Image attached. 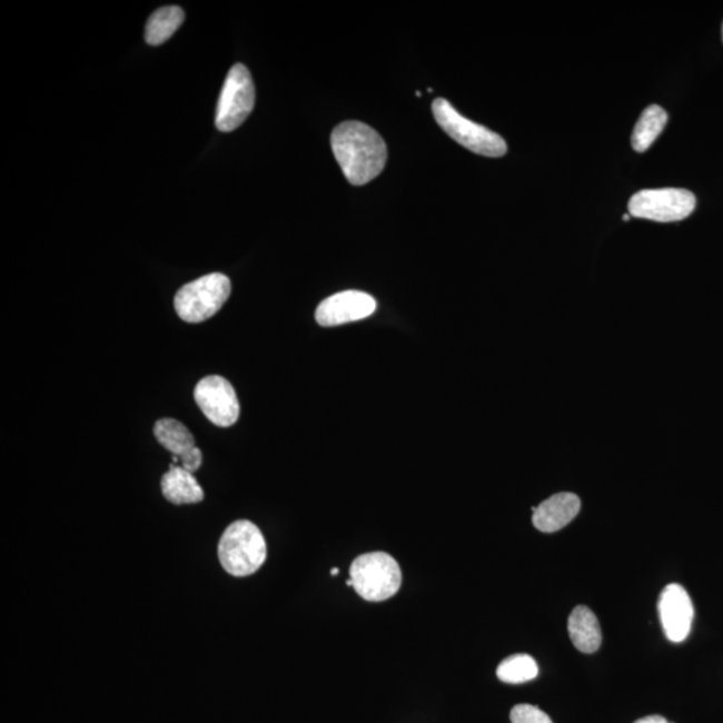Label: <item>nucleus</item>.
I'll use <instances>...</instances> for the list:
<instances>
[{
  "label": "nucleus",
  "mask_w": 723,
  "mask_h": 723,
  "mask_svg": "<svg viewBox=\"0 0 723 723\" xmlns=\"http://www.w3.org/2000/svg\"><path fill=\"white\" fill-rule=\"evenodd\" d=\"M331 148L341 172L353 186H365L376 179L386 166L384 138L364 122L339 123L331 135Z\"/></svg>",
  "instance_id": "1"
},
{
  "label": "nucleus",
  "mask_w": 723,
  "mask_h": 723,
  "mask_svg": "<svg viewBox=\"0 0 723 723\" xmlns=\"http://www.w3.org/2000/svg\"><path fill=\"white\" fill-rule=\"evenodd\" d=\"M217 556L227 574L234 577L254 575L266 562V538L254 523L235 522L222 532Z\"/></svg>",
  "instance_id": "2"
},
{
  "label": "nucleus",
  "mask_w": 723,
  "mask_h": 723,
  "mask_svg": "<svg viewBox=\"0 0 723 723\" xmlns=\"http://www.w3.org/2000/svg\"><path fill=\"white\" fill-rule=\"evenodd\" d=\"M353 588L367 602H384L396 595L403 572L396 558L385 552L360 555L351 564Z\"/></svg>",
  "instance_id": "3"
},
{
  "label": "nucleus",
  "mask_w": 723,
  "mask_h": 723,
  "mask_svg": "<svg viewBox=\"0 0 723 723\" xmlns=\"http://www.w3.org/2000/svg\"><path fill=\"white\" fill-rule=\"evenodd\" d=\"M231 280L225 274H209L188 283L177 291L175 310L188 324H201L215 317L231 295Z\"/></svg>",
  "instance_id": "4"
},
{
  "label": "nucleus",
  "mask_w": 723,
  "mask_h": 723,
  "mask_svg": "<svg viewBox=\"0 0 723 723\" xmlns=\"http://www.w3.org/2000/svg\"><path fill=\"white\" fill-rule=\"evenodd\" d=\"M433 115L446 135L473 153L496 159L503 157L508 150L502 136L483 125L466 120L444 98H437L433 102Z\"/></svg>",
  "instance_id": "5"
},
{
  "label": "nucleus",
  "mask_w": 723,
  "mask_h": 723,
  "mask_svg": "<svg viewBox=\"0 0 723 723\" xmlns=\"http://www.w3.org/2000/svg\"><path fill=\"white\" fill-rule=\"evenodd\" d=\"M255 107V85L245 65L228 71L216 110V128L228 133L238 129Z\"/></svg>",
  "instance_id": "6"
},
{
  "label": "nucleus",
  "mask_w": 723,
  "mask_h": 723,
  "mask_svg": "<svg viewBox=\"0 0 723 723\" xmlns=\"http://www.w3.org/2000/svg\"><path fill=\"white\" fill-rule=\"evenodd\" d=\"M695 206L694 194L686 189H644L631 197L628 214L640 219L673 222L686 219Z\"/></svg>",
  "instance_id": "7"
},
{
  "label": "nucleus",
  "mask_w": 723,
  "mask_h": 723,
  "mask_svg": "<svg viewBox=\"0 0 723 723\" xmlns=\"http://www.w3.org/2000/svg\"><path fill=\"white\" fill-rule=\"evenodd\" d=\"M196 404L210 423L229 427L238 423L240 416L239 398L231 383L225 377L202 378L195 387Z\"/></svg>",
  "instance_id": "8"
},
{
  "label": "nucleus",
  "mask_w": 723,
  "mask_h": 723,
  "mask_svg": "<svg viewBox=\"0 0 723 723\" xmlns=\"http://www.w3.org/2000/svg\"><path fill=\"white\" fill-rule=\"evenodd\" d=\"M658 613L663 631L670 642L686 640L692 631L694 606L692 597L681 584H668L663 588L658 601Z\"/></svg>",
  "instance_id": "9"
},
{
  "label": "nucleus",
  "mask_w": 723,
  "mask_h": 723,
  "mask_svg": "<svg viewBox=\"0 0 723 723\" xmlns=\"http://www.w3.org/2000/svg\"><path fill=\"white\" fill-rule=\"evenodd\" d=\"M376 308L377 301L372 295L350 289L321 301L315 313V319L324 327L340 326L366 319Z\"/></svg>",
  "instance_id": "10"
},
{
  "label": "nucleus",
  "mask_w": 723,
  "mask_h": 723,
  "mask_svg": "<svg viewBox=\"0 0 723 723\" xmlns=\"http://www.w3.org/2000/svg\"><path fill=\"white\" fill-rule=\"evenodd\" d=\"M581 498L574 493H557L536 508H532L534 511L532 523L544 534H552L567 527L581 512Z\"/></svg>",
  "instance_id": "11"
},
{
  "label": "nucleus",
  "mask_w": 723,
  "mask_h": 723,
  "mask_svg": "<svg viewBox=\"0 0 723 723\" xmlns=\"http://www.w3.org/2000/svg\"><path fill=\"white\" fill-rule=\"evenodd\" d=\"M161 492L175 505L197 504L204 499V491L194 473L175 464L161 478Z\"/></svg>",
  "instance_id": "12"
},
{
  "label": "nucleus",
  "mask_w": 723,
  "mask_h": 723,
  "mask_svg": "<svg viewBox=\"0 0 723 723\" xmlns=\"http://www.w3.org/2000/svg\"><path fill=\"white\" fill-rule=\"evenodd\" d=\"M568 633L574 646L584 654H594L601 648L600 621L586 606H577L572 611L568 620Z\"/></svg>",
  "instance_id": "13"
},
{
  "label": "nucleus",
  "mask_w": 723,
  "mask_h": 723,
  "mask_svg": "<svg viewBox=\"0 0 723 723\" xmlns=\"http://www.w3.org/2000/svg\"><path fill=\"white\" fill-rule=\"evenodd\" d=\"M155 436L164 448L172 453L174 463L177 465L197 448L194 434L180 420L174 418L157 420Z\"/></svg>",
  "instance_id": "14"
},
{
  "label": "nucleus",
  "mask_w": 723,
  "mask_h": 723,
  "mask_svg": "<svg viewBox=\"0 0 723 723\" xmlns=\"http://www.w3.org/2000/svg\"><path fill=\"white\" fill-rule=\"evenodd\" d=\"M667 120L666 110L658 107V105H651L644 110L635 125L633 136H631V145H633L635 152H646L662 133V130L665 129Z\"/></svg>",
  "instance_id": "15"
},
{
  "label": "nucleus",
  "mask_w": 723,
  "mask_h": 723,
  "mask_svg": "<svg viewBox=\"0 0 723 723\" xmlns=\"http://www.w3.org/2000/svg\"><path fill=\"white\" fill-rule=\"evenodd\" d=\"M186 19L182 9L179 6H169L153 12L145 30V39L150 46H160L167 42Z\"/></svg>",
  "instance_id": "16"
},
{
  "label": "nucleus",
  "mask_w": 723,
  "mask_h": 723,
  "mask_svg": "<svg viewBox=\"0 0 723 723\" xmlns=\"http://www.w3.org/2000/svg\"><path fill=\"white\" fill-rule=\"evenodd\" d=\"M538 674L537 663L531 655L516 654L499 663L497 679L511 685L535 680Z\"/></svg>",
  "instance_id": "17"
},
{
  "label": "nucleus",
  "mask_w": 723,
  "mask_h": 723,
  "mask_svg": "<svg viewBox=\"0 0 723 723\" xmlns=\"http://www.w3.org/2000/svg\"><path fill=\"white\" fill-rule=\"evenodd\" d=\"M511 722L512 723H554L549 719L548 714H545L543 710L534 705H516L512 709L511 712Z\"/></svg>",
  "instance_id": "18"
},
{
  "label": "nucleus",
  "mask_w": 723,
  "mask_h": 723,
  "mask_svg": "<svg viewBox=\"0 0 723 723\" xmlns=\"http://www.w3.org/2000/svg\"><path fill=\"white\" fill-rule=\"evenodd\" d=\"M634 723H670L665 716L662 715H648L644 719L637 720Z\"/></svg>",
  "instance_id": "19"
},
{
  "label": "nucleus",
  "mask_w": 723,
  "mask_h": 723,
  "mask_svg": "<svg viewBox=\"0 0 723 723\" xmlns=\"http://www.w3.org/2000/svg\"><path fill=\"white\" fill-rule=\"evenodd\" d=\"M339 572H340L339 568H333V570H331V575H333V576L338 575Z\"/></svg>",
  "instance_id": "20"
},
{
  "label": "nucleus",
  "mask_w": 723,
  "mask_h": 723,
  "mask_svg": "<svg viewBox=\"0 0 723 723\" xmlns=\"http://www.w3.org/2000/svg\"><path fill=\"white\" fill-rule=\"evenodd\" d=\"M346 586H348V587L354 586L351 578H348V581H346Z\"/></svg>",
  "instance_id": "21"
},
{
  "label": "nucleus",
  "mask_w": 723,
  "mask_h": 723,
  "mask_svg": "<svg viewBox=\"0 0 723 723\" xmlns=\"http://www.w3.org/2000/svg\"><path fill=\"white\" fill-rule=\"evenodd\" d=\"M630 217H631L630 214L624 215V216H623V220H624V221H628V220H630Z\"/></svg>",
  "instance_id": "22"
},
{
  "label": "nucleus",
  "mask_w": 723,
  "mask_h": 723,
  "mask_svg": "<svg viewBox=\"0 0 723 723\" xmlns=\"http://www.w3.org/2000/svg\"><path fill=\"white\" fill-rule=\"evenodd\" d=\"M722 38H723V26H722Z\"/></svg>",
  "instance_id": "23"
}]
</instances>
